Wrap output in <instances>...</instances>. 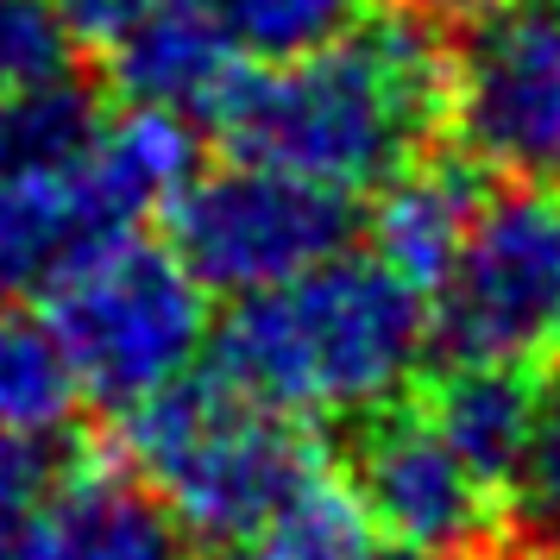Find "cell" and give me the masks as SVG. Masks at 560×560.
<instances>
[{"label":"cell","instance_id":"6da1fadb","mask_svg":"<svg viewBox=\"0 0 560 560\" xmlns=\"http://www.w3.org/2000/svg\"><path fill=\"white\" fill-rule=\"evenodd\" d=\"M454 51L422 7H372L347 38L233 82L221 132L233 158L359 196L390 183L447 127Z\"/></svg>","mask_w":560,"mask_h":560},{"label":"cell","instance_id":"7a4b0ae2","mask_svg":"<svg viewBox=\"0 0 560 560\" xmlns=\"http://www.w3.org/2000/svg\"><path fill=\"white\" fill-rule=\"evenodd\" d=\"M429 340L422 283L372 253H334L278 290L240 296L214 340V372L290 422H340L397 404Z\"/></svg>","mask_w":560,"mask_h":560},{"label":"cell","instance_id":"3957f363","mask_svg":"<svg viewBox=\"0 0 560 560\" xmlns=\"http://www.w3.org/2000/svg\"><path fill=\"white\" fill-rule=\"evenodd\" d=\"M127 416V466L158 491V504L183 535L233 548L253 535L296 485L322 466L308 434L246 397L221 372L164 384L158 397L120 409Z\"/></svg>","mask_w":560,"mask_h":560},{"label":"cell","instance_id":"277c9868","mask_svg":"<svg viewBox=\"0 0 560 560\" xmlns=\"http://www.w3.org/2000/svg\"><path fill=\"white\" fill-rule=\"evenodd\" d=\"M45 328L82 397L132 409L196 365L208 340V290L171 246L107 233L45 278Z\"/></svg>","mask_w":560,"mask_h":560},{"label":"cell","instance_id":"5b68a950","mask_svg":"<svg viewBox=\"0 0 560 560\" xmlns=\"http://www.w3.org/2000/svg\"><path fill=\"white\" fill-rule=\"evenodd\" d=\"M434 347L454 365L541 372L560 359V183L491 189L434 283Z\"/></svg>","mask_w":560,"mask_h":560},{"label":"cell","instance_id":"8992f818","mask_svg":"<svg viewBox=\"0 0 560 560\" xmlns=\"http://www.w3.org/2000/svg\"><path fill=\"white\" fill-rule=\"evenodd\" d=\"M353 240V196L308 177L233 158L214 177H189L171 202V253L202 290L258 296L303 278Z\"/></svg>","mask_w":560,"mask_h":560},{"label":"cell","instance_id":"52a82bcc","mask_svg":"<svg viewBox=\"0 0 560 560\" xmlns=\"http://www.w3.org/2000/svg\"><path fill=\"white\" fill-rule=\"evenodd\" d=\"M447 127L510 183H560V0H491L454 51Z\"/></svg>","mask_w":560,"mask_h":560},{"label":"cell","instance_id":"ba28073f","mask_svg":"<svg viewBox=\"0 0 560 560\" xmlns=\"http://www.w3.org/2000/svg\"><path fill=\"white\" fill-rule=\"evenodd\" d=\"M95 127L102 114L77 89L0 102V283H45L102 240L89 214Z\"/></svg>","mask_w":560,"mask_h":560},{"label":"cell","instance_id":"9c48e42d","mask_svg":"<svg viewBox=\"0 0 560 560\" xmlns=\"http://www.w3.org/2000/svg\"><path fill=\"white\" fill-rule=\"evenodd\" d=\"M359 498L416 560H479L504 535L510 491L479 479L422 409L372 416L359 447Z\"/></svg>","mask_w":560,"mask_h":560},{"label":"cell","instance_id":"30bf717a","mask_svg":"<svg viewBox=\"0 0 560 560\" xmlns=\"http://www.w3.org/2000/svg\"><path fill=\"white\" fill-rule=\"evenodd\" d=\"M20 560H189V541L139 472L95 459L45 491Z\"/></svg>","mask_w":560,"mask_h":560},{"label":"cell","instance_id":"8fae6325","mask_svg":"<svg viewBox=\"0 0 560 560\" xmlns=\"http://www.w3.org/2000/svg\"><path fill=\"white\" fill-rule=\"evenodd\" d=\"M107 70L132 107H164L189 120V114H221L233 82L246 77V57L208 0H164L120 45H107Z\"/></svg>","mask_w":560,"mask_h":560},{"label":"cell","instance_id":"7c38bea8","mask_svg":"<svg viewBox=\"0 0 560 560\" xmlns=\"http://www.w3.org/2000/svg\"><path fill=\"white\" fill-rule=\"evenodd\" d=\"M196 177V139L164 107H127L120 120L95 127L89 145V214L95 233H132L145 214L177 202V189Z\"/></svg>","mask_w":560,"mask_h":560},{"label":"cell","instance_id":"4fadbf2b","mask_svg":"<svg viewBox=\"0 0 560 560\" xmlns=\"http://www.w3.org/2000/svg\"><path fill=\"white\" fill-rule=\"evenodd\" d=\"M485 189L466 164H441V158H416L390 183H378V208H372V258L409 283H441L454 265L459 240L479 214Z\"/></svg>","mask_w":560,"mask_h":560},{"label":"cell","instance_id":"5bb4252c","mask_svg":"<svg viewBox=\"0 0 560 560\" xmlns=\"http://www.w3.org/2000/svg\"><path fill=\"white\" fill-rule=\"evenodd\" d=\"M422 416L441 429V441H447L479 479H491L498 491H516V485H523L535 416H541V390L529 384V372L454 365V372L429 390Z\"/></svg>","mask_w":560,"mask_h":560},{"label":"cell","instance_id":"9a60e30c","mask_svg":"<svg viewBox=\"0 0 560 560\" xmlns=\"http://www.w3.org/2000/svg\"><path fill=\"white\" fill-rule=\"evenodd\" d=\"M228 560H416V555H404L378 529L359 485L315 466L253 535L233 541Z\"/></svg>","mask_w":560,"mask_h":560},{"label":"cell","instance_id":"2e32d148","mask_svg":"<svg viewBox=\"0 0 560 560\" xmlns=\"http://www.w3.org/2000/svg\"><path fill=\"white\" fill-rule=\"evenodd\" d=\"M77 372L51 340V328L0 308V434L45 441L77 416Z\"/></svg>","mask_w":560,"mask_h":560},{"label":"cell","instance_id":"e0dca14e","mask_svg":"<svg viewBox=\"0 0 560 560\" xmlns=\"http://www.w3.org/2000/svg\"><path fill=\"white\" fill-rule=\"evenodd\" d=\"M82 38L63 0H0V102L77 89Z\"/></svg>","mask_w":560,"mask_h":560},{"label":"cell","instance_id":"ac0fdd59","mask_svg":"<svg viewBox=\"0 0 560 560\" xmlns=\"http://www.w3.org/2000/svg\"><path fill=\"white\" fill-rule=\"evenodd\" d=\"M246 63H290L347 38L365 0H208Z\"/></svg>","mask_w":560,"mask_h":560},{"label":"cell","instance_id":"d6986e66","mask_svg":"<svg viewBox=\"0 0 560 560\" xmlns=\"http://www.w3.org/2000/svg\"><path fill=\"white\" fill-rule=\"evenodd\" d=\"M45 491H51L45 447L38 441H20V434H0V560H20Z\"/></svg>","mask_w":560,"mask_h":560},{"label":"cell","instance_id":"ffe728a7","mask_svg":"<svg viewBox=\"0 0 560 560\" xmlns=\"http://www.w3.org/2000/svg\"><path fill=\"white\" fill-rule=\"evenodd\" d=\"M529 498V516L541 541L560 555V378L555 390H541V416H535V441H529V466H523V485Z\"/></svg>","mask_w":560,"mask_h":560},{"label":"cell","instance_id":"44dd1931","mask_svg":"<svg viewBox=\"0 0 560 560\" xmlns=\"http://www.w3.org/2000/svg\"><path fill=\"white\" fill-rule=\"evenodd\" d=\"M152 7H164V0H63V13H70V26H77L82 45H95V51H107V45H120Z\"/></svg>","mask_w":560,"mask_h":560},{"label":"cell","instance_id":"7402d4cb","mask_svg":"<svg viewBox=\"0 0 560 560\" xmlns=\"http://www.w3.org/2000/svg\"><path fill=\"white\" fill-rule=\"evenodd\" d=\"M422 13H485L491 0H416Z\"/></svg>","mask_w":560,"mask_h":560}]
</instances>
